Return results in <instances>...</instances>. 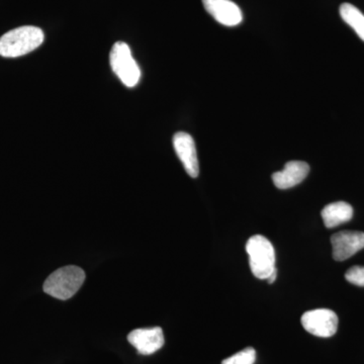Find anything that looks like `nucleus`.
Masks as SVG:
<instances>
[{
  "mask_svg": "<svg viewBox=\"0 0 364 364\" xmlns=\"http://www.w3.org/2000/svg\"><path fill=\"white\" fill-rule=\"evenodd\" d=\"M43 31L37 26L14 28L0 38V56L16 58L33 52L44 42Z\"/></svg>",
  "mask_w": 364,
  "mask_h": 364,
  "instance_id": "obj_1",
  "label": "nucleus"
},
{
  "mask_svg": "<svg viewBox=\"0 0 364 364\" xmlns=\"http://www.w3.org/2000/svg\"><path fill=\"white\" fill-rule=\"evenodd\" d=\"M85 280V272L82 268L75 265L61 267L52 273L46 279L44 291L53 298L66 301L72 298Z\"/></svg>",
  "mask_w": 364,
  "mask_h": 364,
  "instance_id": "obj_2",
  "label": "nucleus"
},
{
  "mask_svg": "<svg viewBox=\"0 0 364 364\" xmlns=\"http://www.w3.org/2000/svg\"><path fill=\"white\" fill-rule=\"evenodd\" d=\"M251 272L259 279H268L275 268V251L272 244L262 235L251 237L246 244Z\"/></svg>",
  "mask_w": 364,
  "mask_h": 364,
  "instance_id": "obj_3",
  "label": "nucleus"
},
{
  "mask_svg": "<svg viewBox=\"0 0 364 364\" xmlns=\"http://www.w3.org/2000/svg\"><path fill=\"white\" fill-rule=\"evenodd\" d=\"M109 62L114 73L127 87H135L140 81L141 70L133 58L130 47L124 42L112 46Z\"/></svg>",
  "mask_w": 364,
  "mask_h": 364,
  "instance_id": "obj_4",
  "label": "nucleus"
},
{
  "mask_svg": "<svg viewBox=\"0 0 364 364\" xmlns=\"http://www.w3.org/2000/svg\"><path fill=\"white\" fill-rule=\"evenodd\" d=\"M301 325L306 332L314 336L329 338L336 334L338 329V317L328 309L309 311L301 317Z\"/></svg>",
  "mask_w": 364,
  "mask_h": 364,
  "instance_id": "obj_5",
  "label": "nucleus"
},
{
  "mask_svg": "<svg viewBox=\"0 0 364 364\" xmlns=\"http://www.w3.org/2000/svg\"><path fill=\"white\" fill-rule=\"evenodd\" d=\"M333 257L344 261L364 248V233L358 231H342L331 237Z\"/></svg>",
  "mask_w": 364,
  "mask_h": 364,
  "instance_id": "obj_6",
  "label": "nucleus"
},
{
  "mask_svg": "<svg viewBox=\"0 0 364 364\" xmlns=\"http://www.w3.org/2000/svg\"><path fill=\"white\" fill-rule=\"evenodd\" d=\"M128 341L141 355H151L164 345V335L160 327L136 329L128 335Z\"/></svg>",
  "mask_w": 364,
  "mask_h": 364,
  "instance_id": "obj_7",
  "label": "nucleus"
},
{
  "mask_svg": "<svg viewBox=\"0 0 364 364\" xmlns=\"http://www.w3.org/2000/svg\"><path fill=\"white\" fill-rule=\"evenodd\" d=\"M173 147L188 176L196 178L200 173V166L193 136L184 132L176 133L173 136Z\"/></svg>",
  "mask_w": 364,
  "mask_h": 364,
  "instance_id": "obj_8",
  "label": "nucleus"
},
{
  "mask_svg": "<svg viewBox=\"0 0 364 364\" xmlns=\"http://www.w3.org/2000/svg\"><path fill=\"white\" fill-rule=\"evenodd\" d=\"M203 4L205 11L223 26H238L243 20L241 9L231 0H203Z\"/></svg>",
  "mask_w": 364,
  "mask_h": 364,
  "instance_id": "obj_9",
  "label": "nucleus"
},
{
  "mask_svg": "<svg viewBox=\"0 0 364 364\" xmlns=\"http://www.w3.org/2000/svg\"><path fill=\"white\" fill-rule=\"evenodd\" d=\"M310 166L304 161L287 162L282 171L272 174L274 186L279 189H289L298 186L308 176Z\"/></svg>",
  "mask_w": 364,
  "mask_h": 364,
  "instance_id": "obj_10",
  "label": "nucleus"
},
{
  "mask_svg": "<svg viewBox=\"0 0 364 364\" xmlns=\"http://www.w3.org/2000/svg\"><path fill=\"white\" fill-rule=\"evenodd\" d=\"M321 215L325 226L331 229L350 221L353 217V208L345 202L332 203L323 208Z\"/></svg>",
  "mask_w": 364,
  "mask_h": 364,
  "instance_id": "obj_11",
  "label": "nucleus"
},
{
  "mask_svg": "<svg viewBox=\"0 0 364 364\" xmlns=\"http://www.w3.org/2000/svg\"><path fill=\"white\" fill-rule=\"evenodd\" d=\"M340 16L347 25L350 26L358 37L364 42V14L350 4H343L340 6Z\"/></svg>",
  "mask_w": 364,
  "mask_h": 364,
  "instance_id": "obj_12",
  "label": "nucleus"
},
{
  "mask_svg": "<svg viewBox=\"0 0 364 364\" xmlns=\"http://www.w3.org/2000/svg\"><path fill=\"white\" fill-rule=\"evenodd\" d=\"M255 360L256 351L252 347H248V348L234 354L231 358L225 359L222 364H254Z\"/></svg>",
  "mask_w": 364,
  "mask_h": 364,
  "instance_id": "obj_13",
  "label": "nucleus"
},
{
  "mask_svg": "<svg viewBox=\"0 0 364 364\" xmlns=\"http://www.w3.org/2000/svg\"><path fill=\"white\" fill-rule=\"evenodd\" d=\"M347 282L358 287H364V267H353L345 274Z\"/></svg>",
  "mask_w": 364,
  "mask_h": 364,
  "instance_id": "obj_14",
  "label": "nucleus"
}]
</instances>
